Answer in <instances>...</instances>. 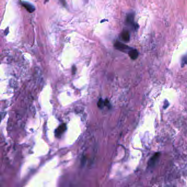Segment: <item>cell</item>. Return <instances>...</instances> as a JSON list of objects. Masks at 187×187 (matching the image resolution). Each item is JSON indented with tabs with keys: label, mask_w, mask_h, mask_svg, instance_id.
Here are the masks:
<instances>
[{
	"label": "cell",
	"mask_w": 187,
	"mask_h": 187,
	"mask_svg": "<svg viewBox=\"0 0 187 187\" xmlns=\"http://www.w3.org/2000/svg\"><path fill=\"white\" fill-rule=\"evenodd\" d=\"M114 46L116 49L120 50L122 52H126L127 50H129L130 48L127 45L123 44V43L118 42V41H116L114 44Z\"/></svg>",
	"instance_id": "6da1fadb"
},
{
	"label": "cell",
	"mask_w": 187,
	"mask_h": 187,
	"mask_svg": "<svg viewBox=\"0 0 187 187\" xmlns=\"http://www.w3.org/2000/svg\"><path fill=\"white\" fill-rule=\"evenodd\" d=\"M160 153H157L153 155L148 162V166L149 167L152 168L155 165L156 162L158 161V159L160 157Z\"/></svg>",
	"instance_id": "7a4b0ae2"
},
{
	"label": "cell",
	"mask_w": 187,
	"mask_h": 187,
	"mask_svg": "<svg viewBox=\"0 0 187 187\" xmlns=\"http://www.w3.org/2000/svg\"><path fill=\"white\" fill-rule=\"evenodd\" d=\"M66 129V126L65 123H63V124L60 125L55 131V136L57 137H59L65 131Z\"/></svg>",
	"instance_id": "3957f363"
},
{
	"label": "cell",
	"mask_w": 187,
	"mask_h": 187,
	"mask_svg": "<svg viewBox=\"0 0 187 187\" xmlns=\"http://www.w3.org/2000/svg\"><path fill=\"white\" fill-rule=\"evenodd\" d=\"M21 5L22 6H23L25 8L26 10L29 12L30 13H33L35 10V8L34 6L31 3H29L26 2H21Z\"/></svg>",
	"instance_id": "277c9868"
},
{
	"label": "cell",
	"mask_w": 187,
	"mask_h": 187,
	"mask_svg": "<svg viewBox=\"0 0 187 187\" xmlns=\"http://www.w3.org/2000/svg\"><path fill=\"white\" fill-rule=\"evenodd\" d=\"M138 51L136 49H131L128 52L129 56L133 60H135L138 58Z\"/></svg>",
	"instance_id": "5b68a950"
},
{
	"label": "cell",
	"mask_w": 187,
	"mask_h": 187,
	"mask_svg": "<svg viewBox=\"0 0 187 187\" xmlns=\"http://www.w3.org/2000/svg\"><path fill=\"white\" fill-rule=\"evenodd\" d=\"M126 22L128 23V24L133 26H134V28H136V26H134V14L133 13L128 14V15L127 16Z\"/></svg>",
	"instance_id": "8992f818"
},
{
	"label": "cell",
	"mask_w": 187,
	"mask_h": 187,
	"mask_svg": "<svg viewBox=\"0 0 187 187\" xmlns=\"http://www.w3.org/2000/svg\"><path fill=\"white\" fill-rule=\"evenodd\" d=\"M121 39L125 42H128L130 39V34L127 31H123L121 33Z\"/></svg>",
	"instance_id": "52a82bcc"
},
{
	"label": "cell",
	"mask_w": 187,
	"mask_h": 187,
	"mask_svg": "<svg viewBox=\"0 0 187 187\" xmlns=\"http://www.w3.org/2000/svg\"><path fill=\"white\" fill-rule=\"evenodd\" d=\"M97 105H98V107L99 108H103L105 106L104 105V100H103L102 98L100 99L97 103Z\"/></svg>",
	"instance_id": "ba28073f"
},
{
	"label": "cell",
	"mask_w": 187,
	"mask_h": 187,
	"mask_svg": "<svg viewBox=\"0 0 187 187\" xmlns=\"http://www.w3.org/2000/svg\"><path fill=\"white\" fill-rule=\"evenodd\" d=\"M104 105L105 107H107L108 108H110V102H109V101L107 99H106L105 100H104Z\"/></svg>",
	"instance_id": "9c48e42d"
},
{
	"label": "cell",
	"mask_w": 187,
	"mask_h": 187,
	"mask_svg": "<svg viewBox=\"0 0 187 187\" xmlns=\"http://www.w3.org/2000/svg\"><path fill=\"white\" fill-rule=\"evenodd\" d=\"M76 67L75 66H73V69H72V73H73V74H75V72H76Z\"/></svg>",
	"instance_id": "30bf717a"
}]
</instances>
